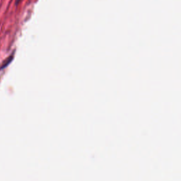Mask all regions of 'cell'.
Segmentation results:
<instances>
[{
	"instance_id": "obj_1",
	"label": "cell",
	"mask_w": 181,
	"mask_h": 181,
	"mask_svg": "<svg viewBox=\"0 0 181 181\" xmlns=\"http://www.w3.org/2000/svg\"><path fill=\"white\" fill-rule=\"evenodd\" d=\"M14 54H15V52H13L12 55H9V56L7 57L6 59H5V60H4L2 64L0 65V71L2 70V69H5V68H6L7 66H9V64H11V62H12V60H14Z\"/></svg>"
},
{
	"instance_id": "obj_2",
	"label": "cell",
	"mask_w": 181,
	"mask_h": 181,
	"mask_svg": "<svg viewBox=\"0 0 181 181\" xmlns=\"http://www.w3.org/2000/svg\"><path fill=\"white\" fill-rule=\"evenodd\" d=\"M19 1H20V0H17V1H16V5H17L18 4H19Z\"/></svg>"
}]
</instances>
